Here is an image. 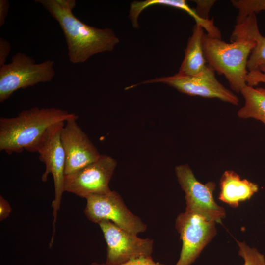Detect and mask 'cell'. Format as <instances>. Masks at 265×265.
<instances>
[{"label": "cell", "mask_w": 265, "mask_h": 265, "mask_svg": "<svg viewBox=\"0 0 265 265\" xmlns=\"http://www.w3.org/2000/svg\"><path fill=\"white\" fill-rule=\"evenodd\" d=\"M258 28L256 15L253 13L234 26L231 43L207 33L203 35L202 47L208 65L224 75L236 93H240L247 85V64L256 44L254 34Z\"/></svg>", "instance_id": "obj_1"}, {"label": "cell", "mask_w": 265, "mask_h": 265, "mask_svg": "<svg viewBox=\"0 0 265 265\" xmlns=\"http://www.w3.org/2000/svg\"><path fill=\"white\" fill-rule=\"evenodd\" d=\"M74 113L54 107H33L13 117L0 118V150L8 155L26 150L36 152L42 137L53 124L78 118Z\"/></svg>", "instance_id": "obj_2"}, {"label": "cell", "mask_w": 265, "mask_h": 265, "mask_svg": "<svg viewBox=\"0 0 265 265\" xmlns=\"http://www.w3.org/2000/svg\"><path fill=\"white\" fill-rule=\"evenodd\" d=\"M59 24L68 47L70 62H85L92 56L111 51L119 42L113 30L88 25L74 16L72 11L61 8L55 0H37Z\"/></svg>", "instance_id": "obj_3"}, {"label": "cell", "mask_w": 265, "mask_h": 265, "mask_svg": "<svg viewBox=\"0 0 265 265\" xmlns=\"http://www.w3.org/2000/svg\"><path fill=\"white\" fill-rule=\"evenodd\" d=\"M54 64L51 60L36 63L31 57L17 53L10 63L0 67V102L9 99L17 90L52 81L55 75Z\"/></svg>", "instance_id": "obj_4"}, {"label": "cell", "mask_w": 265, "mask_h": 265, "mask_svg": "<svg viewBox=\"0 0 265 265\" xmlns=\"http://www.w3.org/2000/svg\"><path fill=\"white\" fill-rule=\"evenodd\" d=\"M65 122L53 125L46 131L36 149L39 154V159L45 166V171L41 179L46 182L48 175L53 176L54 187V199L52 202L53 209V232L51 238L54 239L55 223L58 211L64 191V180L66 163L65 154L61 143L60 134Z\"/></svg>", "instance_id": "obj_5"}, {"label": "cell", "mask_w": 265, "mask_h": 265, "mask_svg": "<svg viewBox=\"0 0 265 265\" xmlns=\"http://www.w3.org/2000/svg\"><path fill=\"white\" fill-rule=\"evenodd\" d=\"M175 170L178 181L185 193L186 211L199 214L207 220L221 223L226 212L224 209L214 201L213 194L215 183L210 181L203 184L200 182L187 164L176 166Z\"/></svg>", "instance_id": "obj_6"}, {"label": "cell", "mask_w": 265, "mask_h": 265, "mask_svg": "<svg viewBox=\"0 0 265 265\" xmlns=\"http://www.w3.org/2000/svg\"><path fill=\"white\" fill-rule=\"evenodd\" d=\"M84 213L91 222L99 224L110 221L120 228L137 235L147 229V225L126 207L116 191L102 195H93L86 198Z\"/></svg>", "instance_id": "obj_7"}, {"label": "cell", "mask_w": 265, "mask_h": 265, "mask_svg": "<svg viewBox=\"0 0 265 265\" xmlns=\"http://www.w3.org/2000/svg\"><path fill=\"white\" fill-rule=\"evenodd\" d=\"M117 162L111 157L101 155L96 161L72 173L65 175L64 191L86 198L105 194L111 190L109 183Z\"/></svg>", "instance_id": "obj_8"}, {"label": "cell", "mask_w": 265, "mask_h": 265, "mask_svg": "<svg viewBox=\"0 0 265 265\" xmlns=\"http://www.w3.org/2000/svg\"><path fill=\"white\" fill-rule=\"evenodd\" d=\"M215 221L185 211L175 220V227L182 241L179 259L175 265H191L216 234Z\"/></svg>", "instance_id": "obj_9"}, {"label": "cell", "mask_w": 265, "mask_h": 265, "mask_svg": "<svg viewBox=\"0 0 265 265\" xmlns=\"http://www.w3.org/2000/svg\"><path fill=\"white\" fill-rule=\"evenodd\" d=\"M215 72L207 65L202 72L195 75L185 76L177 73L172 76L145 80L140 84L163 83L190 96L217 98L234 105H238V98L218 80Z\"/></svg>", "instance_id": "obj_10"}, {"label": "cell", "mask_w": 265, "mask_h": 265, "mask_svg": "<svg viewBox=\"0 0 265 265\" xmlns=\"http://www.w3.org/2000/svg\"><path fill=\"white\" fill-rule=\"evenodd\" d=\"M98 224L107 244L106 264L117 265L151 256L153 240L139 238L110 221H102Z\"/></svg>", "instance_id": "obj_11"}, {"label": "cell", "mask_w": 265, "mask_h": 265, "mask_svg": "<svg viewBox=\"0 0 265 265\" xmlns=\"http://www.w3.org/2000/svg\"><path fill=\"white\" fill-rule=\"evenodd\" d=\"M67 120L62 129L60 138L65 154V175L75 172L100 157L96 147L77 122Z\"/></svg>", "instance_id": "obj_12"}, {"label": "cell", "mask_w": 265, "mask_h": 265, "mask_svg": "<svg viewBox=\"0 0 265 265\" xmlns=\"http://www.w3.org/2000/svg\"><path fill=\"white\" fill-rule=\"evenodd\" d=\"M218 199L233 208L248 200L259 190L258 185L246 179H241L232 170L225 171L220 180Z\"/></svg>", "instance_id": "obj_13"}, {"label": "cell", "mask_w": 265, "mask_h": 265, "mask_svg": "<svg viewBox=\"0 0 265 265\" xmlns=\"http://www.w3.org/2000/svg\"><path fill=\"white\" fill-rule=\"evenodd\" d=\"M204 32L202 26L196 24L185 50L184 60L177 74L193 76L202 72L207 66L202 39Z\"/></svg>", "instance_id": "obj_14"}, {"label": "cell", "mask_w": 265, "mask_h": 265, "mask_svg": "<svg viewBox=\"0 0 265 265\" xmlns=\"http://www.w3.org/2000/svg\"><path fill=\"white\" fill-rule=\"evenodd\" d=\"M240 93L245 103L238 111V117L243 119H255L265 125V88L246 85Z\"/></svg>", "instance_id": "obj_15"}, {"label": "cell", "mask_w": 265, "mask_h": 265, "mask_svg": "<svg viewBox=\"0 0 265 265\" xmlns=\"http://www.w3.org/2000/svg\"><path fill=\"white\" fill-rule=\"evenodd\" d=\"M231 2L238 11L236 24L241 23L251 14L265 11V0H232Z\"/></svg>", "instance_id": "obj_16"}, {"label": "cell", "mask_w": 265, "mask_h": 265, "mask_svg": "<svg viewBox=\"0 0 265 265\" xmlns=\"http://www.w3.org/2000/svg\"><path fill=\"white\" fill-rule=\"evenodd\" d=\"M254 36L256 44L247 62V69L248 71H252L265 64V36L261 34L259 28L255 30Z\"/></svg>", "instance_id": "obj_17"}, {"label": "cell", "mask_w": 265, "mask_h": 265, "mask_svg": "<svg viewBox=\"0 0 265 265\" xmlns=\"http://www.w3.org/2000/svg\"><path fill=\"white\" fill-rule=\"evenodd\" d=\"M238 246V255L244 261L243 265H265V256L256 248L250 247L245 242L237 240Z\"/></svg>", "instance_id": "obj_18"}, {"label": "cell", "mask_w": 265, "mask_h": 265, "mask_svg": "<svg viewBox=\"0 0 265 265\" xmlns=\"http://www.w3.org/2000/svg\"><path fill=\"white\" fill-rule=\"evenodd\" d=\"M246 82L247 86L254 87L259 83H265V64L248 71Z\"/></svg>", "instance_id": "obj_19"}, {"label": "cell", "mask_w": 265, "mask_h": 265, "mask_svg": "<svg viewBox=\"0 0 265 265\" xmlns=\"http://www.w3.org/2000/svg\"><path fill=\"white\" fill-rule=\"evenodd\" d=\"M194 1L197 4L195 10L197 15L203 19H209L208 16L209 11L216 1L213 0H196Z\"/></svg>", "instance_id": "obj_20"}, {"label": "cell", "mask_w": 265, "mask_h": 265, "mask_svg": "<svg viewBox=\"0 0 265 265\" xmlns=\"http://www.w3.org/2000/svg\"><path fill=\"white\" fill-rule=\"evenodd\" d=\"M88 265H107L106 263H98L96 262L92 263ZM114 265H164L163 264L159 262H156L153 259L152 256L146 258H142L135 260H131L127 262Z\"/></svg>", "instance_id": "obj_21"}, {"label": "cell", "mask_w": 265, "mask_h": 265, "mask_svg": "<svg viewBox=\"0 0 265 265\" xmlns=\"http://www.w3.org/2000/svg\"><path fill=\"white\" fill-rule=\"evenodd\" d=\"M11 51L9 42L5 39L0 38V67L5 64L6 59Z\"/></svg>", "instance_id": "obj_22"}, {"label": "cell", "mask_w": 265, "mask_h": 265, "mask_svg": "<svg viewBox=\"0 0 265 265\" xmlns=\"http://www.w3.org/2000/svg\"><path fill=\"white\" fill-rule=\"evenodd\" d=\"M12 209L8 202L4 197L0 196V220L6 219L11 213Z\"/></svg>", "instance_id": "obj_23"}, {"label": "cell", "mask_w": 265, "mask_h": 265, "mask_svg": "<svg viewBox=\"0 0 265 265\" xmlns=\"http://www.w3.org/2000/svg\"><path fill=\"white\" fill-rule=\"evenodd\" d=\"M9 7V3L7 0H0V26L5 23Z\"/></svg>", "instance_id": "obj_24"}, {"label": "cell", "mask_w": 265, "mask_h": 265, "mask_svg": "<svg viewBox=\"0 0 265 265\" xmlns=\"http://www.w3.org/2000/svg\"><path fill=\"white\" fill-rule=\"evenodd\" d=\"M57 4L61 8L72 11L76 6L75 0H55Z\"/></svg>", "instance_id": "obj_25"}]
</instances>
